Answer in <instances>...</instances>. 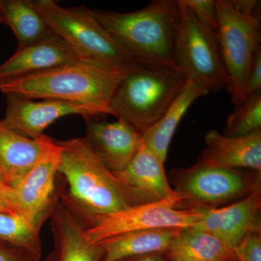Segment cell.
<instances>
[{
  "mask_svg": "<svg viewBox=\"0 0 261 261\" xmlns=\"http://www.w3.org/2000/svg\"><path fill=\"white\" fill-rule=\"evenodd\" d=\"M49 218L54 246L46 261H102L100 244L86 238V226L60 199Z\"/></svg>",
  "mask_w": 261,
  "mask_h": 261,
  "instance_id": "15",
  "label": "cell"
},
{
  "mask_svg": "<svg viewBox=\"0 0 261 261\" xmlns=\"http://www.w3.org/2000/svg\"><path fill=\"white\" fill-rule=\"evenodd\" d=\"M166 255L168 261H238L233 247L192 227L181 228Z\"/></svg>",
  "mask_w": 261,
  "mask_h": 261,
  "instance_id": "21",
  "label": "cell"
},
{
  "mask_svg": "<svg viewBox=\"0 0 261 261\" xmlns=\"http://www.w3.org/2000/svg\"><path fill=\"white\" fill-rule=\"evenodd\" d=\"M181 228H157L130 231L99 243L102 261H117L125 257L166 253Z\"/></svg>",
  "mask_w": 261,
  "mask_h": 261,
  "instance_id": "19",
  "label": "cell"
},
{
  "mask_svg": "<svg viewBox=\"0 0 261 261\" xmlns=\"http://www.w3.org/2000/svg\"><path fill=\"white\" fill-rule=\"evenodd\" d=\"M180 3L192 10L201 23L207 25L217 34L218 18L214 0H179Z\"/></svg>",
  "mask_w": 261,
  "mask_h": 261,
  "instance_id": "25",
  "label": "cell"
},
{
  "mask_svg": "<svg viewBox=\"0 0 261 261\" xmlns=\"http://www.w3.org/2000/svg\"><path fill=\"white\" fill-rule=\"evenodd\" d=\"M188 80L177 67L134 63L117 86L111 108L113 116L145 135L161 119Z\"/></svg>",
  "mask_w": 261,
  "mask_h": 261,
  "instance_id": "4",
  "label": "cell"
},
{
  "mask_svg": "<svg viewBox=\"0 0 261 261\" xmlns=\"http://www.w3.org/2000/svg\"><path fill=\"white\" fill-rule=\"evenodd\" d=\"M0 23H5L4 18L2 14L1 4H0Z\"/></svg>",
  "mask_w": 261,
  "mask_h": 261,
  "instance_id": "31",
  "label": "cell"
},
{
  "mask_svg": "<svg viewBox=\"0 0 261 261\" xmlns=\"http://www.w3.org/2000/svg\"><path fill=\"white\" fill-rule=\"evenodd\" d=\"M44 135L37 140L27 138L5 127L0 121V178L14 187L37 162Z\"/></svg>",
  "mask_w": 261,
  "mask_h": 261,
  "instance_id": "18",
  "label": "cell"
},
{
  "mask_svg": "<svg viewBox=\"0 0 261 261\" xmlns=\"http://www.w3.org/2000/svg\"><path fill=\"white\" fill-rule=\"evenodd\" d=\"M51 32L80 61L126 71L134 64L85 7L63 8L53 0H32Z\"/></svg>",
  "mask_w": 261,
  "mask_h": 261,
  "instance_id": "5",
  "label": "cell"
},
{
  "mask_svg": "<svg viewBox=\"0 0 261 261\" xmlns=\"http://www.w3.org/2000/svg\"><path fill=\"white\" fill-rule=\"evenodd\" d=\"M75 61H80L54 34L39 42L17 49L11 58L0 65V82Z\"/></svg>",
  "mask_w": 261,
  "mask_h": 261,
  "instance_id": "17",
  "label": "cell"
},
{
  "mask_svg": "<svg viewBox=\"0 0 261 261\" xmlns=\"http://www.w3.org/2000/svg\"><path fill=\"white\" fill-rule=\"evenodd\" d=\"M89 10L117 47L134 63L178 68L175 42L179 9L176 0H154L132 13Z\"/></svg>",
  "mask_w": 261,
  "mask_h": 261,
  "instance_id": "1",
  "label": "cell"
},
{
  "mask_svg": "<svg viewBox=\"0 0 261 261\" xmlns=\"http://www.w3.org/2000/svg\"><path fill=\"white\" fill-rule=\"evenodd\" d=\"M238 261H261V231L248 233L234 247Z\"/></svg>",
  "mask_w": 261,
  "mask_h": 261,
  "instance_id": "26",
  "label": "cell"
},
{
  "mask_svg": "<svg viewBox=\"0 0 261 261\" xmlns=\"http://www.w3.org/2000/svg\"><path fill=\"white\" fill-rule=\"evenodd\" d=\"M178 209L204 210L223 207L246 197L261 185L260 173L212 167L196 163L171 173Z\"/></svg>",
  "mask_w": 261,
  "mask_h": 261,
  "instance_id": "7",
  "label": "cell"
},
{
  "mask_svg": "<svg viewBox=\"0 0 261 261\" xmlns=\"http://www.w3.org/2000/svg\"><path fill=\"white\" fill-rule=\"evenodd\" d=\"M197 163L212 167L248 168L260 173L261 129L238 137L208 130L205 137V149Z\"/></svg>",
  "mask_w": 261,
  "mask_h": 261,
  "instance_id": "16",
  "label": "cell"
},
{
  "mask_svg": "<svg viewBox=\"0 0 261 261\" xmlns=\"http://www.w3.org/2000/svg\"><path fill=\"white\" fill-rule=\"evenodd\" d=\"M261 92V47L252 58L247 75V97Z\"/></svg>",
  "mask_w": 261,
  "mask_h": 261,
  "instance_id": "28",
  "label": "cell"
},
{
  "mask_svg": "<svg viewBox=\"0 0 261 261\" xmlns=\"http://www.w3.org/2000/svg\"><path fill=\"white\" fill-rule=\"evenodd\" d=\"M209 94L200 84L188 80L172 104L152 128L142 135V141L163 163L167 159L170 144L180 121L192 103Z\"/></svg>",
  "mask_w": 261,
  "mask_h": 261,
  "instance_id": "20",
  "label": "cell"
},
{
  "mask_svg": "<svg viewBox=\"0 0 261 261\" xmlns=\"http://www.w3.org/2000/svg\"><path fill=\"white\" fill-rule=\"evenodd\" d=\"M5 24L9 25L21 49L53 35L31 0H0Z\"/></svg>",
  "mask_w": 261,
  "mask_h": 261,
  "instance_id": "22",
  "label": "cell"
},
{
  "mask_svg": "<svg viewBox=\"0 0 261 261\" xmlns=\"http://www.w3.org/2000/svg\"><path fill=\"white\" fill-rule=\"evenodd\" d=\"M202 217L200 211L176 208L166 202L133 206L108 215L84 229L86 238L99 243L113 237L157 228H191Z\"/></svg>",
  "mask_w": 261,
  "mask_h": 261,
  "instance_id": "10",
  "label": "cell"
},
{
  "mask_svg": "<svg viewBox=\"0 0 261 261\" xmlns=\"http://www.w3.org/2000/svg\"><path fill=\"white\" fill-rule=\"evenodd\" d=\"M41 228L20 215L0 212V241L42 254Z\"/></svg>",
  "mask_w": 261,
  "mask_h": 261,
  "instance_id": "23",
  "label": "cell"
},
{
  "mask_svg": "<svg viewBox=\"0 0 261 261\" xmlns=\"http://www.w3.org/2000/svg\"><path fill=\"white\" fill-rule=\"evenodd\" d=\"M0 212L20 215L13 200V188L0 179Z\"/></svg>",
  "mask_w": 261,
  "mask_h": 261,
  "instance_id": "29",
  "label": "cell"
},
{
  "mask_svg": "<svg viewBox=\"0 0 261 261\" xmlns=\"http://www.w3.org/2000/svg\"><path fill=\"white\" fill-rule=\"evenodd\" d=\"M216 5V37L228 77L226 89L236 106L247 97L249 69L255 53L261 47L260 11L243 13L228 0H218Z\"/></svg>",
  "mask_w": 261,
  "mask_h": 261,
  "instance_id": "6",
  "label": "cell"
},
{
  "mask_svg": "<svg viewBox=\"0 0 261 261\" xmlns=\"http://www.w3.org/2000/svg\"><path fill=\"white\" fill-rule=\"evenodd\" d=\"M199 211L202 217L192 228L212 233L234 248L248 233L261 231V185L228 205Z\"/></svg>",
  "mask_w": 261,
  "mask_h": 261,
  "instance_id": "13",
  "label": "cell"
},
{
  "mask_svg": "<svg viewBox=\"0 0 261 261\" xmlns=\"http://www.w3.org/2000/svg\"><path fill=\"white\" fill-rule=\"evenodd\" d=\"M0 179H1V178H0ZM2 180V179H1Z\"/></svg>",
  "mask_w": 261,
  "mask_h": 261,
  "instance_id": "32",
  "label": "cell"
},
{
  "mask_svg": "<svg viewBox=\"0 0 261 261\" xmlns=\"http://www.w3.org/2000/svg\"><path fill=\"white\" fill-rule=\"evenodd\" d=\"M261 129V92L250 94L228 117L224 135L243 137Z\"/></svg>",
  "mask_w": 261,
  "mask_h": 261,
  "instance_id": "24",
  "label": "cell"
},
{
  "mask_svg": "<svg viewBox=\"0 0 261 261\" xmlns=\"http://www.w3.org/2000/svg\"><path fill=\"white\" fill-rule=\"evenodd\" d=\"M6 97V111L2 123L15 133L32 140L42 137L44 130L62 117L80 115L87 120L102 116L96 108L85 105L53 99L34 101L15 95Z\"/></svg>",
  "mask_w": 261,
  "mask_h": 261,
  "instance_id": "12",
  "label": "cell"
},
{
  "mask_svg": "<svg viewBox=\"0 0 261 261\" xmlns=\"http://www.w3.org/2000/svg\"><path fill=\"white\" fill-rule=\"evenodd\" d=\"M61 156L58 141L44 135V147L37 162L21 181L12 187L18 214L40 228L60 199L56 185Z\"/></svg>",
  "mask_w": 261,
  "mask_h": 261,
  "instance_id": "9",
  "label": "cell"
},
{
  "mask_svg": "<svg viewBox=\"0 0 261 261\" xmlns=\"http://www.w3.org/2000/svg\"><path fill=\"white\" fill-rule=\"evenodd\" d=\"M164 164L142 141L128 166L113 173L132 205L166 202L178 208L180 197L170 185Z\"/></svg>",
  "mask_w": 261,
  "mask_h": 261,
  "instance_id": "11",
  "label": "cell"
},
{
  "mask_svg": "<svg viewBox=\"0 0 261 261\" xmlns=\"http://www.w3.org/2000/svg\"><path fill=\"white\" fill-rule=\"evenodd\" d=\"M85 138L92 152L112 173L123 171L142 143V135L121 118L116 121L86 120Z\"/></svg>",
  "mask_w": 261,
  "mask_h": 261,
  "instance_id": "14",
  "label": "cell"
},
{
  "mask_svg": "<svg viewBox=\"0 0 261 261\" xmlns=\"http://www.w3.org/2000/svg\"><path fill=\"white\" fill-rule=\"evenodd\" d=\"M124 72L75 61L0 82V91L25 99L85 105L96 108L102 116H113L110 105Z\"/></svg>",
  "mask_w": 261,
  "mask_h": 261,
  "instance_id": "3",
  "label": "cell"
},
{
  "mask_svg": "<svg viewBox=\"0 0 261 261\" xmlns=\"http://www.w3.org/2000/svg\"><path fill=\"white\" fill-rule=\"evenodd\" d=\"M42 254L0 241V261H39Z\"/></svg>",
  "mask_w": 261,
  "mask_h": 261,
  "instance_id": "27",
  "label": "cell"
},
{
  "mask_svg": "<svg viewBox=\"0 0 261 261\" xmlns=\"http://www.w3.org/2000/svg\"><path fill=\"white\" fill-rule=\"evenodd\" d=\"M179 24L175 60L187 80L203 86L209 94L228 85L216 34L197 20L190 8L177 0Z\"/></svg>",
  "mask_w": 261,
  "mask_h": 261,
  "instance_id": "8",
  "label": "cell"
},
{
  "mask_svg": "<svg viewBox=\"0 0 261 261\" xmlns=\"http://www.w3.org/2000/svg\"><path fill=\"white\" fill-rule=\"evenodd\" d=\"M58 142L62 149L59 173L68 186L60 200L86 228L108 215L133 207L116 176L84 137Z\"/></svg>",
  "mask_w": 261,
  "mask_h": 261,
  "instance_id": "2",
  "label": "cell"
},
{
  "mask_svg": "<svg viewBox=\"0 0 261 261\" xmlns=\"http://www.w3.org/2000/svg\"><path fill=\"white\" fill-rule=\"evenodd\" d=\"M117 261H168V260L166 253H153L125 257Z\"/></svg>",
  "mask_w": 261,
  "mask_h": 261,
  "instance_id": "30",
  "label": "cell"
}]
</instances>
